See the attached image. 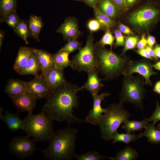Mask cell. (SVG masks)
Here are the masks:
<instances>
[{"label":"cell","mask_w":160,"mask_h":160,"mask_svg":"<svg viewBox=\"0 0 160 160\" xmlns=\"http://www.w3.org/2000/svg\"><path fill=\"white\" fill-rule=\"evenodd\" d=\"M79 91L77 85L66 81L47 98L41 111L53 121H65L68 126L75 122H87L73 114V108L79 107V97L76 94Z\"/></svg>","instance_id":"6da1fadb"},{"label":"cell","mask_w":160,"mask_h":160,"mask_svg":"<svg viewBox=\"0 0 160 160\" xmlns=\"http://www.w3.org/2000/svg\"><path fill=\"white\" fill-rule=\"evenodd\" d=\"M119 20L140 37L147 35L160 20V0H141L123 12Z\"/></svg>","instance_id":"7a4b0ae2"},{"label":"cell","mask_w":160,"mask_h":160,"mask_svg":"<svg viewBox=\"0 0 160 160\" xmlns=\"http://www.w3.org/2000/svg\"><path fill=\"white\" fill-rule=\"evenodd\" d=\"M78 131L68 126L55 132L47 148L40 150L44 158L51 160H71L76 158L75 143Z\"/></svg>","instance_id":"3957f363"},{"label":"cell","mask_w":160,"mask_h":160,"mask_svg":"<svg viewBox=\"0 0 160 160\" xmlns=\"http://www.w3.org/2000/svg\"><path fill=\"white\" fill-rule=\"evenodd\" d=\"M96 69L107 80H114L123 75L131 60L129 56H121L112 51L95 44Z\"/></svg>","instance_id":"277c9868"},{"label":"cell","mask_w":160,"mask_h":160,"mask_svg":"<svg viewBox=\"0 0 160 160\" xmlns=\"http://www.w3.org/2000/svg\"><path fill=\"white\" fill-rule=\"evenodd\" d=\"M144 78L140 75H124L119 94V103H131L143 112V100L146 95Z\"/></svg>","instance_id":"5b68a950"},{"label":"cell","mask_w":160,"mask_h":160,"mask_svg":"<svg viewBox=\"0 0 160 160\" xmlns=\"http://www.w3.org/2000/svg\"><path fill=\"white\" fill-rule=\"evenodd\" d=\"M106 109L98 125L102 139L109 141L120 125L127 120L131 115L120 103L111 104Z\"/></svg>","instance_id":"8992f818"},{"label":"cell","mask_w":160,"mask_h":160,"mask_svg":"<svg viewBox=\"0 0 160 160\" xmlns=\"http://www.w3.org/2000/svg\"><path fill=\"white\" fill-rule=\"evenodd\" d=\"M23 130L35 141H49L54 133L52 123L41 111L36 115L28 114L23 120Z\"/></svg>","instance_id":"52a82bcc"},{"label":"cell","mask_w":160,"mask_h":160,"mask_svg":"<svg viewBox=\"0 0 160 160\" xmlns=\"http://www.w3.org/2000/svg\"><path fill=\"white\" fill-rule=\"evenodd\" d=\"M92 33L88 36L85 45L81 47L70 60L72 68L79 72L87 73L96 69L97 60L95 52V44Z\"/></svg>","instance_id":"ba28073f"},{"label":"cell","mask_w":160,"mask_h":160,"mask_svg":"<svg viewBox=\"0 0 160 160\" xmlns=\"http://www.w3.org/2000/svg\"><path fill=\"white\" fill-rule=\"evenodd\" d=\"M36 142L28 136H18L13 137L8 147L10 153L22 159L32 156L36 150Z\"/></svg>","instance_id":"9c48e42d"},{"label":"cell","mask_w":160,"mask_h":160,"mask_svg":"<svg viewBox=\"0 0 160 160\" xmlns=\"http://www.w3.org/2000/svg\"><path fill=\"white\" fill-rule=\"evenodd\" d=\"M151 61L145 58L140 60H131L123 75H132L134 73H137L144 78L147 85L151 86L152 83L151 77L158 74L153 71Z\"/></svg>","instance_id":"30bf717a"},{"label":"cell","mask_w":160,"mask_h":160,"mask_svg":"<svg viewBox=\"0 0 160 160\" xmlns=\"http://www.w3.org/2000/svg\"><path fill=\"white\" fill-rule=\"evenodd\" d=\"M26 91L36 100L47 98L51 93L48 84L44 77L35 76L32 80L25 82Z\"/></svg>","instance_id":"8fae6325"},{"label":"cell","mask_w":160,"mask_h":160,"mask_svg":"<svg viewBox=\"0 0 160 160\" xmlns=\"http://www.w3.org/2000/svg\"><path fill=\"white\" fill-rule=\"evenodd\" d=\"M110 93L104 92L100 95L97 94L92 97L93 104L92 108L89 112L86 117V121L93 125H98L102 116V113L106 111V108L101 106V103L105 100V97L110 95Z\"/></svg>","instance_id":"7c38bea8"},{"label":"cell","mask_w":160,"mask_h":160,"mask_svg":"<svg viewBox=\"0 0 160 160\" xmlns=\"http://www.w3.org/2000/svg\"><path fill=\"white\" fill-rule=\"evenodd\" d=\"M13 104L18 112H28L32 113L35 107L36 100L27 91L18 94L11 98Z\"/></svg>","instance_id":"4fadbf2b"},{"label":"cell","mask_w":160,"mask_h":160,"mask_svg":"<svg viewBox=\"0 0 160 160\" xmlns=\"http://www.w3.org/2000/svg\"><path fill=\"white\" fill-rule=\"evenodd\" d=\"M56 32L61 34L68 41L76 39L80 34L77 20L71 17L66 18Z\"/></svg>","instance_id":"5bb4252c"},{"label":"cell","mask_w":160,"mask_h":160,"mask_svg":"<svg viewBox=\"0 0 160 160\" xmlns=\"http://www.w3.org/2000/svg\"><path fill=\"white\" fill-rule=\"evenodd\" d=\"M88 79L84 84L80 87V91L85 89L90 92L92 97L98 94L101 88L104 86L102 82L107 80L100 78L98 76L99 73L96 69L92 70L87 73Z\"/></svg>","instance_id":"9a60e30c"},{"label":"cell","mask_w":160,"mask_h":160,"mask_svg":"<svg viewBox=\"0 0 160 160\" xmlns=\"http://www.w3.org/2000/svg\"><path fill=\"white\" fill-rule=\"evenodd\" d=\"M44 77L51 93L56 91L67 81L64 77L63 70L57 69L54 66Z\"/></svg>","instance_id":"2e32d148"},{"label":"cell","mask_w":160,"mask_h":160,"mask_svg":"<svg viewBox=\"0 0 160 160\" xmlns=\"http://www.w3.org/2000/svg\"><path fill=\"white\" fill-rule=\"evenodd\" d=\"M96 6L102 13L115 21L119 19L122 14L111 0H99Z\"/></svg>","instance_id":"e0dca14e"},{"label":"cell","mask_w":160,"mask_h":160,"mask_svg":"<svg viewBox=\"0 0 160 160\" xmlns=\"http://www.w3.org/2000/svg\"><path fill=\"white\" fill-rule=\"evenodd\" d=\"M34 52L38 56L41 65L40 76L44 77L51 69L54 65L53 55L44 50L34 49Z\"/></svg>","instance_id":"ac0fdd59"},{"label":"cell","mask_w":160,"mask_h":160,"mask_svg":"<svg viewBox=\"0 0 160 160\" xmlns=\"http://www.w3.org/2000/svg\"><path fill=\"white\" fill-rule=\"evenodd\" d=\"M34 49L26 47H20L13 66V69L18 73L26 66Z\"/></svg>","instance_id":"d6986e66"},{"label":"cell","mask_w":160,"mask_h":160,"mask_svg":"<svg viewBox=\"0 0 160 160\" xmlns=\"http://www.w3.org/2000/svg\"><path fill=\"white\" fill-rule=\"evenodd\" d=\"M1 120L7 124L8 129L12 132L23 129L24 121L20 118L18 113H13L8 111H5Z\"/></svg>","instance_id":"ffe728a7"},{"label":"cell","mask_w":160,"mask_h":160,"mask_svg":"<svg viewBox=\"0 0 160 160\" xmlns=\"http://www.w3.org/2000/svg\"><path fill=\"white\" fill-rule=\"evenodd\" d=\"M26 91L25 82L12 78L8 80L4 90V92L11 98L18 94Z\"/></svg>","instance_id":"44dd1931"},{"label":"cell","mask_w":160,"mask_h":160,"mask_svg":"<svg viewBox=\"0 0 160 160\" xmlns=\"http://www.w3.org/2000/svg\"><path fill=\"white\" fill-rule=\"evenodd\" d=\"M41 71L40 61L37 55L33 52L25 67L18 74L21 75H32L35 76H39V72Z\"/></svg>","instance_id":"7402d4cb"},{"label":"cell","mask_w":160,"mask_h":160,"mask_svg":"<svg viewBox=\"0 0 160 160\" xmlns=\"http://www.w3.org/2000/svg\"><path fill=\"white\" fill-rule=\"evenodd\" d=\"M43 25L41 17L33 15H31L28 21L29 36L39 42V35Z\"/></svg>","instance_id":"603a6c76"},{"label":"cell","mask_w":160,"mask_h":160,"mask_svg":"<svg viewBox=\"0 0 160 160\" xmlns=\"http://www.w3.org/2000/svg\"><path fill=\"white\" fill-rule=\"evenodd\" d=\"M153 122L149 123L143 132L140 134L142 137H147L148 141L152 143L157 144L160 143V131L156 128V127Z\"/></svg>","instance_id":"cb8c5ba5"},{"label":"cell","mask_w":160,"mask_h":160,"mask_svg":"<svg viewBox=\"0 0 160 160\" xmlns=\"http://www.w3.org/2000/svg\"><path fill=\"white\" fill-rule=\"evenodd\" d=\"M95 19L100 24L101 29L105 31L108 28L110 29L116 27V21H114L101 12L96 6L93 8Z\"/></svg>","instance_id":"d4e9b609"},{"label":"cell","mask_w":160,"mask_h":160,"mask_svg":"<svg viewBox=\"0 0 160 160\" xmlns=\"http://www.w3.org/2000/svg\"><path fill=\"white\" fill-rule=\"evenodd\" d=\"M149 122L148 118H145L141 121L127 120L123 123L122 127L127 132L131 133L135 131H141L145 129Z\"/></svg>","instance_id":"484cf974"},{"label":"cell","mask_w":160,"mask_h":160,"mask_svg":"<svg viewBox=\"0 0 160 160\" xmlns=\"http://www.w3.org/2000/svg\"><path fill=\"white\" fill-rule=\"evenodd\" d=\"M69 54L63 51H58L53 54L54 59V66L56 68L63 70L71 65V62L69 59Z\"/></svg>","instance_id":"4316f807"},{"label":"cell","mask_w":160,"mask_h":160,"mask_svg":"<svg viewBox=\"0 0 160 160\" xmlns=\"http://www.w3.org/2000/svg\"><path fill=\"white\" fill-rule=\"evenodd\" d=\"M139 155L138 153L134 149L128 146L120 150L114 157H110L113 160H134L136 159Z\"/></svg>","instance_id":"83f0119b"},{"label":"cell","mask_w":160,"mask_h":160,"mask_svg":"<svg viewBox=\"0 0 160 160\" xmlns=\"http://www.w3.org/2000/svg\"><path fill=\"white\" fill-rule=\"evenodd\" d=\"M142 137L140 134L136 135L134 132L132 134L128 132L119 134L116 132L113 135L112 140H113V143L119 142L128 144L132 142H135Z\"/></svg>","instance_id":"f1b7e54d"},{"label":"cell","mask_w":160,"mask_h":160,"mask_svg":"<svg viewBox=\"0 0 160 160\" xmlns=\"http://www.w3.org/2000/svg\"><path fill=\"white\" fill-rule=\"evenodd\" d=\"M15 33L22 38L26 44H28V38L29 37L28 24L26 22L20 19L14 29Z\"/></svg>","instance_id":"f546056e"},{"label":"cell","mask_w":160,"mask_h":160,"mask_svg":"<svg viewBox=\"0 0 160 160\" xmlns=\"http://www.w3.org/2000/svg\"><path fill=\"white\" fill-rule=\"evenodd\" d=\"M17 0H0V12L3 17L16 10Z\"/></svg>","instance_id":"4dcf8cb0"},{"label":"cell","mask_w":160,"mask_h":160,"mask_svg":"<svg viewBox=\"0 0 160 160\" xmlns=\"http://www.w3.org/2000/svg\"><path fill=\"white\" fill-rule=\"evenodd\" d=\"M125 43L120 55L123 56L125 55L126 52L129 50H134L140 38L138 35L124 36Z\"/></svg>","instance_id":"1f68e13d"},{"label":"cell","mask_w":160,"mask_h":160,"mask_svg":"<svg viewBox=\"0 0 160 160\" xmlns=\"http://www.w3.org/2000/svg\"><path fill=\"white\" fill-rule=\"evenodd\" d=\"M115 36L113 35L110 28H108L105 31L104 35L99 42L98 44L103 47L105 48L106 45L110 46V50H112V47L114 45Z\"/></svg>","instance_id":"d6a6232c"},{"label":"cell","mask_w":160,"mask_h":160,"mask_svg":"<svg viewBox=\"0 0 160 160\" xmlns=\"http://www.w3.org/2000/svg\"><path fill=\"white\" fill-rule=\"evenodd\" d=\"M110 157L100 154L98 151H88L80 155H77L76 158L77 160H100Z\"/></svg>","instance_id":"836d02e7"},{"label":"cell","mask_w":160,"mask_h":160,"mask_svg":"<svg viewBox=\"0 0 160 160\" xmlns=\"http://www.w3.org/2000/svg\"><path fill=\"white\" fill-rule=\"evenodd\" d=\"M19 19L16 10L5 16L1 17L0 21L5 22L10 27L14 29L18 23Z\"/></svg>","instance_id":"e575fe53"},{"label":"cell","mask_w":160,"mask_h":160,"mask_svg":"<svg viewBox=\"0 0 160 160\" xmlns=\"http://www.w3.org/2000/svg\"><path fill=\"white\" fill-rule=\"evenodd\" d=\"M82 44L78 42L76 39L69 41L59 51L65 52L69 54L77 50H79L81 47Z\"/></svg>","instance_id":"d590c367"},{"label":"cell","mask_w":160,"mask_h":160,"mask_svg":"<svg viewBox=\"0 0 160 160\" xmlns=\"http://www.w3.org/2000/svg\"><path fill=\"white\" fill-rule=\"evenodd\" d=\"M114 35L116 41L114 44V47L116 48L119 47H124L125 43L124 36L121 31L116 27L111 29Z\"/></svg>","instance_id":"8d00e7d4"},{"label":"cell","mask_w":160,"mask_h":160,"mask_svg":"<svg viewBox=\"0 0 160 160\" xmlns=\"http://www.w3.org/2000/svg\"><path fill=\"white\" fill-rule=\"evenodd\" d=\"M116 27L118 28L121 32L127 36L135 35V32L128 26L122 23L119 20L116 21Z\"/></svg>","instance_id":"74e56055"},{"label":"cell","mask_w":160,"mask_h":160,"mask_svg":"<svg viewBox=\"0 0 160 160\" xmlns=\"http://www.w3.org/2000/svg\"><path fill=\"white\" fill-rule=\"evenodd\" d=\"M148 119L150 122L153 121L155 124L157 121H160V105L158 101L156 102L155 111Z\"/></svg>","instance_id":"f35d334b"},{"label":"cell","mask_w":160,"mask_h":160,"mask_svg":"<svg viewBox=\"0 0 160 160\" xmlns=\"http://www.w3.org/2000/svg\"><path fill=\"white\" fill-rule=\"evenodd\" d=\"M87 25L88 29L92 32H96L101 29L100 23L96 19L89 20Z\"/></svg>","instance_id":"ab89813d"},{"label":"cell","mask_w":160,"mask_h":160,"mask_svg":"<svg viewBox=\"0 0 160 160\" xmlns=\"http://www.w3.org/2000/svg\"><path fill=\"white\" fill-rule=\"evenodd\" d=\"M147 46V42L146 35L144 34H142L140 36V38L137 44L136 48L137 49H141L145 48Z\"/></svg>","instance_id":"60d3db41"},{"label":"cell","mask_w":160,"mask_h":160,"mask_svg":"<svg viewBox=\"0 0 160 160\" xmlns=\"http://www.w3.org/2000/svg\"><path fill=\"white\" fill-rule=\"evenodd\" d=\"M134 51L137 54L143 57L154 61L153 58L150 56L148 51L145 48L141 49L136 50L135 49Z\"/></svg>","instance_id":"b9f144b4"},{"label":"cell","mask_w":160,"mask_h":160,"mask_svg":"<svg viewBox=\"0 0 160 160\" xmlns=\"http://www.w3.org/2000/svg\"><path fill=\"white\" fill-rule=\"evenodd\" d=\"M141 0H126L125 3V9L124 11L129 9L134 5L139 3Z\"/></svg>","instance_id":"7bdbcfd3"},{"label":"cell","mask_w":160,"mask_h":160,"mask_svg":"<svg viewBox=\"0 0 160 160\" xmlns=\"http://www.w3.org/2000/svg\"><path fill=\"white\" fill-rule=\"evenodd\" d=\"M119 7L122 13L125 11L126 0H111Z\"/></svg>","instance_id":"ee69618b"},{"label":"cell","mask_w":160,"mask_h":160,"mask_svg":"<svg viewBox=\"0 0 160 160\" xmlns=\"http://www.w3.org/2000/svg\"><path fill=\"white\" fill-rule=\"evenodd\" d=\"M147 39V44L152 48L156 44V38L155 36L151 35L150 33L148 34Z\"/></svg>","instance_id":"f6af8a7d"},{"label":"cell","mask_w":160,"mask_h":160,"mask_svg":"<svg viewBox=\"0 0 160 160\" xmlns=\"http://www.w3.org/2000/svg\"><path fill=\"white\" fill-rule=\"evenodd\" d=\"M145 48L150 56L153 59L154 62L156 63L160 60L156 56L153 48L147 45L145 47Z\"/></svg>","instance_id":"bcb514c9"},{"label":"cell","mask_w":160,"mask_h":160,"mask_svg":"<svg viewBox=\"0 0 160 160\" xmlns=\"http://www.w3.org/2000/svg\"><path fill=\"white\" fill-rule=\"evenodd\" d=\"M99 0H82V1L87 6L93 8L96 6Z\"/></svg>","instance_id":"7dc6e473"},{"label":"cell","mask_w":160,"mask_h":160,"mask_svg":"<svg viewBox=\"0 0 160 160\" xmlns=\"http://www.w3.org/2000/svg\"><path fill=\"white\" fill-rule=\"evenodd\" d=\"M153 49L156 56L160 59V44L157 43L154 45Z\"/></svg>","instance_id":"c3c4849f"},{"label":"cell","mask_w":160,"mask_h":160,"mask_svg":"<svg viewBox=\"0 0 160 160\" xmlns=\"http://www.w3.org/2000/svg\"><path fill=\"white\" fill-rule=\"evenodd\" d=\"M153 91L160 95V80L156 83L153 87Z\"/></svg>","instance_id":"681fc988"},{"label":"cell","mask_w":160,"mask_h":160,"mask_svg":"<svg viewBox=\"0 0 160 160\" xmlns=\"http://www.w3.org/2000/svg\"><path fill=\"white\" fill-rule=\"evenodd\" d=\"M4 36V32L1 30L0 31V49L2 46L3 40Z\"/></svg>","instance_id":"f907efd6"},{"label":"cell","mask_w":160,"mask_h":160,"mask_svg":"<svg viewBox=\"0 0 160 160\" xmlns=\"http://www.w3.org/2000/svg\"><path fill=\"white\" fill-rule=\"evenodd\" d=\"M153 67L155 69L160 71V60L153 64Z\"/></svg>","instance_id":"816d5d0a"},{"label":"cell","mask_w":160,"mask_h":160,"mask_svg":"<svg viewBox=\"0 0 160 160\" xmlns=\"http://www.w3.org/2000/svg\"><path fill=\"white\" fill-rule=\"evenodd\" d=\"M4 111L3 108L0 107V119L1 120L3 117L4 114H3V113H4Z\"/></svg>","instance_id":"f5cc1de1"},{"label":"cell","mask_w":160,"mask_h":160,"mask_svg":"<svg viewBox=\"0 0 160 160\" xmlns=\"http://www.w3.org/2000/svg\"><path fill=\"white\" fill-rule=\"evenodd\" d=\"M156 127V128L160 131V123L158 124Z\"/></svg>","instance_id":"db71d44e"},{"label":"cell","mask_w":160,"mask_h":160,"mask_svg":"<svg viewBox=\"0 0 160 160\" xmlns=\"http://www.w3.org/2000/svg\"><path fill=\"white\" fill-rule=\"evenodd\" d=\"M77 0V1H82V0Z\"/></svg>","instance_id":"11a10c76"}]
</instances>
